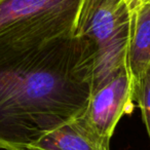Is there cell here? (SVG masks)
Listing matches in <instances>:
<instances>
[{
	"label": "cell",
	"mask_w": 150,
	"mask_h": 150,
	"mask_svg": "<svg viewBox=\"0 0 150 150\" xmlns=\"http://www.w3.org/2000/svg\"><path fill=\"white\" fill-rule=\"evenodd\" d=\"M94 50L80 35L0 47V149L30 145L88 105Z\"/></svg>",
	"instance_id": "obj_1"
},
{
	"label": "cell",
	"mask_w": 150,
	"mask_h": 150,
	"mask_svg": "<svg viewBox=\"0 0 150 150\" xmlns=\"http://www.w3.org/2000/svg\"><path fill=\"white\" fill-rule=\"evenodd\" d=\"M83 0H0V47L76 34Z\"/></svg>",
	"instance_id": "obj_2"
},
{
	"label": "cell",
	"mask_w": 150,
	"mask_h": 150,
	"mask_svg": "<svg viewBox=\"0 0 150 150\" xmlns=\"http://www.w3.org/2000/svg\"><path fill=\"white\" fill-rule=\"evenodd\" d=\"M131 27L132 9L123 0H103L77 28L94 50L93 91L127 67Z\"/></svg>",
	"instance_id": "obj_3"
},
{
	"label": "cell",
	"mask_w": 150,
	"mask_h": 150,
	"mask_svg": "<svg viewBox=\"0 0 150 150\" xmlns=\"http://www.w3.org/2000/svg\"><path fill=\"white\" fill-rule=\"evenodd\" d=\"M134 101L131 78L125 67L93 91L81 116L99 135L111 139L119 119L134 111Z\"/></svg>",
	"instance_id": "obj_4"
},
{
	"label": "cell",
	"mask_w": 150,
	"mask_h": 150,
	"mask_svg": "<svg viewBox=\"0 0 150 150\" xmlns=\"http://www.w3.org/2000/svg\"><path fill=\"white\" fill-rule=\"evenodd\" d=\"M28 150H110V139L99 135L80 114L44 135Z\"/></svg>",
	"instance_id": "obj_5"
},
{
	"label": "cell",
	"mask_w": 150,
	"mask_h": 150,
	"mask_svg": "<svg viewBox=\"0 0 150 150\" xmlns=\"http://www.w3.org/2000/svg\"><path fill=\"white\" fill-rule=\"evenodd\" d=\"M127 68L136 101L140 82L150 68V4H139L132 11Z\"/></svg>",
	"instance_id": "obj_6"
},
{
	"label": "cell",
	"mask_w": 150,
	"mask_h": 150,
	"mask_svg": "<svg viewBox=\"0 0 150 150\" xmlns=\"http://www.w3.org/2000/svg\"><path fill=\"white\" fill-rule=\"evenodd\" d=\"M136 101L141 109L142 117L150 138V68L140 82L136 95Z\"/></svg>",
	"instance_id": "obj_7"
},
{
	"label": "cell",
	"mask_w": 150,
	"mask_h": 150,
	"mask_svg": "<svg viewBox=\"0 0 150 150\" xmlns=\"http://www.w3.org/2000/svg\"><path fill=\"white\" fill-rule=\"evenodd\" d=\"M103 0H83V4H82V8H81V13H80V18H79V22H78V26L77 28L83 23L84 20L88 18V16L91 13V11L94 9V7H96L99 3L102 2ZM125 1V0H123ZM77 31V30H76Z\"/></svg>",
	"instance_id": "obj_8"
},
{
	"label": "cell",
	"mask_w": 150,
	"mask_h": 150,
	"mask_svg": "<svg viewBox=\"0 0 150 150\" xmlns=\"http://www.w3.org/2000/svg\"><path fill=\"white\" fill-rule=\"evenodd\" d=\"M125 2L127 3V6L133 11V9H135L136 7L138 6V4H139V0H125Z\"/></svg>",
	"instance_id": "obj_9"
},
{
	"label": "cell",
	"mask_w": 150,
	"mask_h": 150,
	"mask_svg": "<svg viewBox=\"0 0 150 150\" xmlns=\"http://www.w3.org/2000/svg\"><path fill=\"white\" fill-rule=\"evenodd\" d=\"M139 4H150V0H139Z\"/></svg>",
	"instance_id": "obj_10"
}]
</instances>
